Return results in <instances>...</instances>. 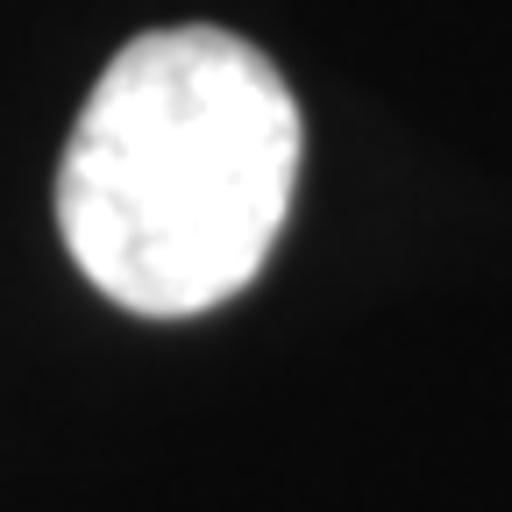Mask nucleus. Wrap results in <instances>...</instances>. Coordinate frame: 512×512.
<instances>
[{
    "label": "nucleus",
    "instance_id": "obj_1",
    "mask_svg": "<svg viewBox=\"0 0 512 512\" xmlns=\"http://www.w3.org/2000/svg\"><path fill=\"white\" fill-rule=\"evenodd\" d=\"M299 100L235 29H150L107 57L57 164L72 264L128 313L185 320L235 299L285 228Z\"/></svg>",
    "mask_w": 512,
    "mask_h": 512
}]
</instances>
